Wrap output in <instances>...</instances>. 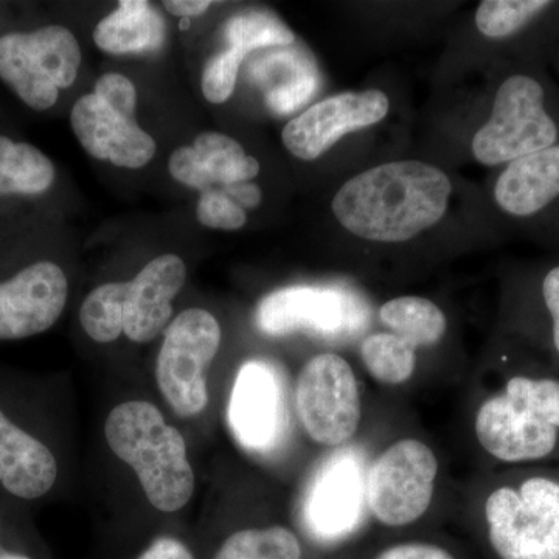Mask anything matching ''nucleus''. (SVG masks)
I'll return each mask as SVG.
<instances>
[{"mask_svg": "<svg viewBox=\"0 0 559 559\" xmlns=\"http://www.w3.org/2000/svg\"><path fill=\"white\" fill-rule=\"evenodd\" d=\"M451 191L450 178L433 165L390 162L347 180L331 207L341 226L355 237L404 242L443 218Z\"/></svg>", "mask_w": 559, "mask_h": 559, "instance_id": "f257e3e1", "label": "nucleus"}, {"mask_svg": "<svg viewBox=\"0 0 559 559\" xmlns=\"http://www.w3.org/2000/svg\"><path fill=\"white\" fill-rule=\"evenodd\" d=\"M110 450L138 474L154 509L182 510L194 492V473L178 429L148 401H128L110 411L105 425Z\"/></svg>", "mask_w": 559, "mask_h": 559, "instance_id": "f03ea898", "label": "nucleus"}, {"mask_svg": "<svg viewBox=\"0 0 559 559\" xmlns=\"http://www.w3.org/2000/svg\"><path fill=\"white\" fill-rule=\"evenodd\" d=\"M474 429L480 447L502 462L547 457L558 443L559 381L511 378L481 404Z\"/></svg>", "mask_w": 559, "mask_h": 559, "instance_id": "7ed1b4c3", "label": "nucleus"}, {"mask_svg": "<svg viewBox=\"0 0 559 559\" xmlns=\"http://www.w3.org/2000/svg\"><path fill=\"white\" fill-rule=\"evenodd\" d=\"M559 143L546 83L527 72L511 73L496 91L489 119L473 139V154L488 167L507 165Z\"/></svg>", "mask_w": 559, "mask_h": 559, "instance_id": "20e7f679", "label": "nucleus"}, {"mask_svg": "<svg viewBox=\"0 0 559 559\" xmlns=\"http://www.w3.org/2000/svg\"><path fill=\"white\" fill-rule=\"evenodd\" d=\"M81 47L62 25L0 35V80L25 106L49 110L79 76Z\"/></svg>", "mask_w": 559, "mask_h": 559, "instance_id": "39448f33", "label": "nucleus"}, {"mask_svg": "<svg viewBox=\"0 0 559 559\" xmlns=\"http://www.w3.org/2000/svg\"><path fill=\"white\" fill-rule=\"evenodd\" d=\"M488 538L500 559H559V484L533 477L485 503Z\"/></svg>", "mask_w": 559, "mask_h": 559, "instance_id": "423d86ee", "label": "nucleus"}, {"mask_svg": "<svg viewBox=\"0 0 559 559\" xmlns=\"http://www.w3.org/2000/svg\"><path fill=\"white\" fill-rule=\"evenodd\" d=\"M221 345L215 316L190 308L173 320L157 356L156 380L164 399L182 418L198 417L207 407L205 370Z\"/></svg>", "mask_w": 559, "mask_h": 559, "instance_id": "0eeeda50", "label": "nucleus"}, {"mask_svg": "<svg viewBox=\"0 0 559 559\" xmlns=\"http://www.w3.org/2000/svg\"><path fill=\"white\" fill-rule=\"evenodd\" d=\"M439 462L428 444L415 439L396 441L374 460L366 477L367 503L388 527H404L428 511Z\"/></svg>", "mask_w": 559, "mask_h": 559, "instance_id": "6e6552de", "label": "nucleus"}, {"mask_svg": "<svg viewBox=\"0 0 559 559\" xmlns=\"http://www.w3.org/2000/svg\"><path fill=\"white\" fill-rule=\"evenodd\" d=\"M296 409L316 443L341 447L358 432L360 399L352 366L334 353L308 360L296 388Z\"/></svg>", "mask_w": 559, "mask_h": 559, "instance_id": "1a4fd4ad", "label": "nucleus"}, {"mask_svg": "<svg viewBox=\"0 0 559 559\" xmlns=\"http://www.w3.org/2000/svg\"><path fill=\"white\" fill-rule=\"evenodd\" d=\"M367 323L362 301L349 293L323 286H289L264 297L257 308V325L271 336L305 331L326 340L359 333Z\"/></svg>", "mask_w": 559, "mask_h": 559, "instance_id": "9d476101", "label": "nucleus"}, {"mask_svg": "<svg viewBox=\"0 0 559 559\" xmlns=\"http://www.w3.org/2000/svg\"><path fill=\"white\" fill-rule=\"evenodd\" d=\"M231 433L245 450L270 454L289 429L282 374L266 360H248L235 378L227 409Z\"/></svg>", "mask_w": 559, "mask_h": 559, "instance_id": "9b49d317", "label": "nucleus"}, {"mask_svg": "<svg viewBox=\"0 0 559 559\" xmlns=\"http://www.w3.org/2000/svg\"><path fill=\"white\" fill-rule=\"evenodd\" d=\"M69 299L60 264L35 260L0 278V341H22L49 331Z\"/></svg>", "mask_w": 559, "mask_h": 559, "instance_id": "f8f14e48", "label": "nucleus"}, {"mask_svg": "<svg viewBox=\"0 0 559 559\" xmlns=\"http://www.w3.org/2000/svg\"><path fill=\"white\" fill-rule=\"evenodd\" d=\"M382 91L344 92L300 114L282 132L283 145L301 160H316L344 135L380 123L389 114Z\"/></svg>", "mask_w": 559, "mask_h": 559, "instance_id": "ddd939ff", "label": "nucleus"}, {"mask_svg": "<svg viewBox=\"0 0 559 559\" xmlns=\"http://www.w3.org/2000/svg\"><path fill=\"white\" fill-rule=\"evenodd\" d=\"M362 462L352 451L326 460L308 488L304 518L319 540H336L358 527L367 500Z\"/></svg>", "mask_w": 559, "mask_h": 559, "instance_id": "4468645a", "label": "nucleus"}, {"mask_svg": "<svg viewBox=\"0 0 559 559\" xmlns=\"http://www.w3.org/2000/svg\"><path fill=\"white\" fill-rule=\"evenodd\" d=\"M187 267L173 253L150 261L131 282H117L123 333L138 344H148L167 329L173 300L182 289Z\"/></svg>", "mask_w": 559, "mask_h": 559, "instance_id": "2eb2a0df", "label": "nucleus"}, {"mask_svg": "<svg viewBox=\"0 0 559 559\" xmlns=\"http://www.w3.org/2000/svg\"><path fill=\"white\" fill-rule=\"evenodd\" d=\"M70 124L81 146L98 160L121 168L145 167L156 142L134 119L121 116L95 94L79 98L70 110Z\"/></svg>", "mask_w": 559, "mask_h": 559, "instance_id": "dca6fc26", "label": "nucleus"}, {"mask_svg": "<svg viewBox=\"0 0 559 559\" xmlns=\"http://www.w3.org/2000/svg\"><path fill=\"white\" fill-rule=\"evenodd\" d=\"M58 476L49 444L0 406V488L14 499L38 500L55 488Z\"/></svg>", "mask_w": 559, "mask_h": 559, "instance_id": "f3484780", "label": "nucleus"}, {"mask_svg": "<svg viewBox=\"0 0 559 559\" xmlns=\"http://www.w3.org/2000/svg\"><path fill=\"white\" fill-rule=\"evenodd\" d=\"M492 197L506 215L522 221L559 207V143L507 164Z\"/></svg>", "mask_w": 559, "mask_h": 559, "instance_id": "a211bd4d", "label": "nucleus"}, {"mask_svg": "<svg viewBox=\"0 0 559 559\" xmlns=\"http://www.w3.org/2000/svg\"><path fill=\"white\" fill-rule=\"evenodd\" d=\"M380 318L393 334L415 349L439 344L448 329L444 312L433 301L423 297L406 296L389 300L382 305Z\"/></svg>", "mask_w": 559, "mask_h": 559, "instance_id": "6ab92c4d", "label": "nucleus"}, {"mask_svg": "<svg viewBox=\"0 0 559 559\" xmlns=\"http://www.w3.org/2000/svg\"><path fill=\"white\" fill-rule=\"evenodd\" d=\"M156 33L150 3L145 0H123L119 9L98 22L94 40L106 53L123 55L151 46Z\"/></svg>", "mask_w": 559, "mask_h": 559, "instance_id": "aec40b11", "label": "nucleus"}, {"mask_svg": "<svg viewBox=\"0 0 559 559\" xmlns=\"http://www.w3.org/2000/svg\"><path fill=\"white\" fill-rule=\"evenodd\" d=\"M557 9L549 0H485L476 11V25L489 39H513L536 27Z\"/></svg>", "mask_w": 559, "mask_h": 559, "instance_id": "412c9836", "label": "nucleus"}, {"mask_svg": "<svg viewBox=\"0 0 559 559\" xmlns=\"http://www.w3.org/2000/svg\"><path fill=\"white\" fill-rule=\"evenodd\" d=\"M0 171L20 187L25 198L40 197L53 187L57 168L32 143L0 134Z\"/></svg>", "mask_w": 559, "mask_h": 559, "instance_id": "4be33fe9", "label": "nucleus"}, {"mask_svg": "<svg viewBox=\"0 0 559 559\" xmlns=\"http://www.w3.org/2000/svg\"><path fill=\"white\" fill-rule=\"evenodd\" d=\"M193 148L215 186L249 182L260 175L259 160L246 154L240 143L229 135L202 132L194 139Z\"/></svg>", "mask_w": 559, "mask_h": 559, "instance_id": "5701e85b", "label": "nucleus"}, {"mask_svg": "<svg viewBox=\"0 0 559 559\" xmlns=\"http://www.w3.org/2000/svg\"><path fill=\"white\" fill-rule=\"evenodd\" d=\"M360 358L374 380L399 385L409 381L417 367V349L393 333H374L360 344Z\"/></svg>", "mask_w": 559, "mask_h": 559, "instance_id": "b1692460", "label": "nucleus"}, {"mask_svg": "<svg viewBox=\"0 0 559 559\" xmlns=\"http://www.w3.org/2000/svg\"><path fill=\"white\" fill-rule=\"evenodd\" d=\"M299 538L289 528H248L224 540L213 559H301Z\"/></svg>", "mask_w": 559, "mask_h": 559, "instance_id": "393cba45", "label": "nucleus"}, {"mask_svg": "<svg viewBox=\"0 0 559 559\" xmlns=\"http://www.w3.org/2000/svg\"><path fill=\"white\" fill-rule=\"evenodd\" d=\"M224 36L231 49L245 55L263 47L288 46L296 39L285 22L280 21L275 14L260 10L242 11L230 17L224 25Z\"/></svg>", "mask_w": 559, "mask_h": 559, "instance_id": "a878e982", "label": "nucleus"}, {"mask_svg": "<svg viewBox=\"0 0 559 559\" xmlns=\"http://www.w3.org/2000/svg\"><path fill=\"white\" fill-rule=\"evenodd\" d=\"M80 322L87 336L98 344H110L123 333L117 282L92 290L80 310Z\"/></svg>", "mask_w": 559, "mask_h": 559, "instance_id": "bb28decb", "label": "nucleus"}, {"mask_svg": "<svg viewBox=\"0 0 559 559\" xmlns=\"http://www.w3.org/2000/svg\"><path fill=\"white\" fill-rule=\"evenodd\" d=\"M245 57L240 50L229 47L209 60L202 73V94L205 100L213 105L229 100L237 86L238 72Z\"/></svg>", "mask_w": 559, "mask_h": 559, "instance_id": "cd10ccee", "label": "nucleus"}, {"mask_svg": "<svg viewBox=\"0 0 559 559\" xmlns=\"http://www.w3.org/2000/svg\"><path fill=\"white\" fill-rule=\"evenodd\" d=\"M197 218L209 229L238 230L246 226L245 209L231 201L224 191L212 189L201 193Z\"/></svg>", "mask_w": 559, "mask_h": 559, "instance_id": "c85d7f7f", "label": "nucleus"}, {"mask_svg": "<svg viewBox=\"0 0 559 559\" xmlns=\"http://www.w3.org/2000/svg\"><path fill=\"white\" fill-rule=\"evenodd\" d=\"M94 94L121 116L134 119L135 108H138V91L127 76L116 72L105 73L95 84Z\"/></svg>", "mask_w": 559, "mask_h": 559, "instance_id": "c756f323", "label": "nucleus"}, {"mask_svg": "<svg viewBox=\"0 0 559 559\" xmlns=\"http://www.w3.org/2000/svg\"><path fill=\"white\" fill-rule=\"evenodd\" d=\"M168 170L178 182L190 189L201 190L202 193L215 187L212 176L205 170L193 146H180L176 150L168 160Z\"/></svg>", "mask_w": 559, "mask_h": 559, "instance_id": "7c9ffc66", "label": "nucleus"}, {"mask_svg": "<svg viewBox=\"0 0 559 559\" xmlns=\"http://www.w3.org/2000/svg\"><path fill=\"white\" fill-rule=\"evenodd\" d=\"M318 81L311 75H300L299 79L290 80L267 94L266 100L270 108L277 114H289L299 109L304 103L310 100L314 95Z\"/></svg>", "mask_w": 559, "mask_h": 559, "instance_id": "2f4dec72", "label": "nucleus"}, {"mask_svg": "<svg viewBox=\"0 0 559 559\" xmlns=\"http://www.w3.org/2000/svg\"><path fill=\"white\" fill-rule=\"evenodd\" d=\"M540 297L551 319V341L559 355V264L550 267L540 282Z\"/></svg>", "mask_w": 559, "mask_h": 559, "instance_id": "473e14b6", "label": "nucleus"}, {"mask_svg": "<svg viewBox=\"0 0 559 559\" xmlns=\"http://www.w3.org/2000/svg\"><path fill=\"white\" fill-rule=\"evenodd\" d=\"M377 559H455L450 551L433 544L407 543L389 547Z\"/></svg>", "mask_w": 559, "mask_h": 559, "instance_id": "72a5a7b5", "label": "nucleus"}, {"mask_svg": "<svg viewBox=\"0 0 559 559\" xmlns=\"http://www.w3.org/2000/svg\"><path fill=\"white\" fill-rule=\"evenodd\" d=\"M138 559H194V557L186 544L170 536H164L151 543L148 549L143 550Z\"/></svg>", "mask_w": 559, "mask_h": 559, "instance_id": "f704fd0d", "label": "nucleus"}, {"mask_svg": "<svg viewBox=\"0 0 559 559\" xmlns=\"http://www.w3.org/2000/svg\"><path fill=\"white\" fill-rule=\"evenodd\" d=\"M224 193L230 198L231 201L237 202L240 207L255 209L263 200L260 187L250 182L231 183V186L223 187Z\"/></svg>", "mask_w": 559, "mask_h": 559, "instance_id": "c9c22d12", "label": "nucleus"}, {"mask_svg": "<svg viewBox=\"0 0 559 559\" xmlns=\"http://www.w3.org/2000/svg\"><path fill=\"white\" fill-rule=\"evenodd\" d=\"M168 13L179 17H193L207 11L212 7L209 0H167L164 2Z\"/></svg>", "mask_w": 559, "mask_h": 559, "instance_id": "e433bc0d", "label": "nucleus"}, {"mask_svg": "<svg viewBox=\"0 0 559 559\" xmlns=\"http://www.w3.org/2000/svg\"><path fill=\"white\" fill-rule=\"evenodd\" d=\"M0 559H33L28 555L20 554V551H11L7 549L0 550Z\"/></svg>", "mask_w": 559, "mask_h": 559, "instance_id": "4c0bfd02", "label": "nucleus"}, {"mask_svg": "<svg viewBox=\"0 0 559 559\" xmlns=\"http://www.w3.org/2000/svg\"><path fill=\"white\" fill-rule=\"evenodd\" d=\"M0 527H2V518H0ZM5 549V547L2 546V539H0V550Z\"/></svg>", "mask_w": 559, "mask_h": 559, "instance_id": "58836bf2", "label": "nucleus"}]
</instances>
